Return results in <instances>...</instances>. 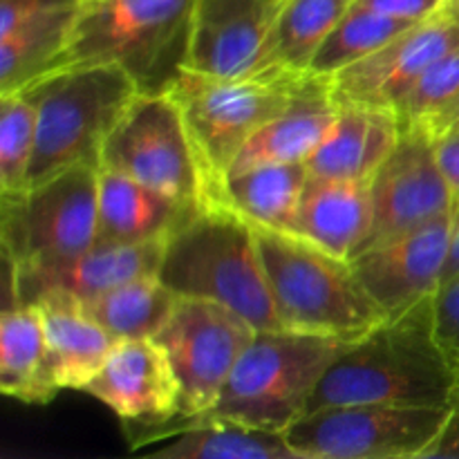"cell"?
Masks as SVG:
<instances>
[{
	"instance_id": "cell-1",
	"label": "cell",
	"mask_w": 459,
	"mask_h": 459,
	"mask_svg": "<svg viewBox=\"0 0 459 459\" xmlns=\"http://www.w3.org/2000/svg\"><path fill=\"white\" fill-rule=\"evenodd\" d=\"M457 368L437 336L435 296L350 341L327 368L309 411L341 403L451 408Z\"/></svg>"
},
{
	"instance_id": "cell-2",
	"label": "cell",
	"mask_w": 459,
	"mask_h": 459,
	"mask_svg": "<svg viewBox=\"0 0 459 459\" xmlns=\"http://www.w3.org/2000/svg\"><path fill=\"white\" fill-rule=\"evenodd\" d=\"M157 276L182 299L215 300L236 309L255 330H287L251 222L224 202H206L169 236Z\"/></svg>"
},
{
	"instance_id": "cell-3",
	"label": "cell",
	"mask_w": 459,
	"mask_h": 459,
	"mask_svg": "<svg viewBox=\"0 0 459 459\" xmlns=\"http://www.w3.org/2000/svg\"><path fill=\"white\" fill-rule=\"evenodd\" d=\"M195 0H81L58 67L117 65L142 94H166L184 72Z\"/></svg>"
},
{
	"instance_id": "cell-4",
	"label": "cell",
	"mask_w": 459,
	"mask_h": 459,
	"mask_svg": "<svg viewBox=\"0 0 459 459\" xmlns=\"http://www.w3.org/2000/svg\"><path fill=\"white\" fill-rule=\"evenodd\" d=\"M251 229L287 330L357 341L388 318L350 260L296 231L255 222Z\"/></svg>"
},
{
	"instance_id": "cell-5",
	"label": "cell",
	"mask_w": 459,
	"mask_h": 459,
	"mask_svg": "<svg viewBox=\"0 0 459 459\" xmlns=\"http://www.w3.org/2000/svg\"><path fill=\"white\" fill-rule=\"evenodd\" d=\"M36 108V146L27 186L72 166L101 169V148L139 92L117 65L58 67L22 90Z\"/></svg>"
},
{
	"instance_id": "cell-6",
	"label": "cell",
	"mask_w": 459,
	"mask_h": 459,
	"mask_svg": "<svg viewBox=\"0 0 459 459\" xmlns=\"http://www.w3.org/2000/svg\"><path fill=\"white\" fill-rule=\"evenodd\" d=\"M348 343L296 330H258L204 417L285 435L307 412L327 368Z\"/></svg>"
},
{
	"instance_id": "cell-7",
	"label": "cell",
	"mask_w": 459,
	"mask_h": 459,
	"mask_svg": "<svg viewBox=\"0 0 459 459\" xmlns=\"http://www.w3.org/2000/svg\"><path fill=\"white\" fill-rule=\"evenodd\" d=\"M307 76L309 72L273 70L218 79L184 70L170 85L169 94L182 112L211 202H218L242 148L294 101Z\"/></svg>"
},
{
	"instance_id": "cell-8",
	"label": "cell",
	"mask_w": 459,
	"mask_h": 459,
	"mask_svg": "<svg viewBox=\"0 0 459 459\" xmlns=\"http://www.w3.org/2000/svg\"><path fill=\"white\" fill-rule=\"evenodd\" d=\"M99 169L72 166L16 195H3L0 240L12 272L58 264L97 242Z\"/></svg>"
},
{
	"instance_id": "cell-9",
	"label": "cell",
	"mask_w": 459,
	"mask_h": 459,
	"mask_svg": "<svg viewBox=\"0 0 459 459\" xmlns=\"http://www.w3.org/2000/svg\"><path fill=\"white\" fill-rule=\"evenodd\" d=\"M451 408L341 403L309 411L285 433L300 459H426Z\"/></svg>"
},
{
	"instance_id": "cell-10",
	"label": "cell",
	"mask_w": 459,
	"mask_h": 459,
	"mask_svg": "<svg viewBox=\"0 0 459 459\" xmlns=\"http://www.w3.org/2000/svg\"><path fill=\"white\" fill-rule=\"evenodd\" d=\"M101 169L179 200L206 204L204 175L170 94H137L103 142Z\"/></svg>"
},
{
	"instance_id": "cell-11",
	"label": "cell",
	"mask_w": 459,
	"mask_h": 459,
	"mask_svg": "<svg viewBox=\"0 0 459 459\" xmlns=\"http://www.w3.org/2000/svg\"><path fill=\"white\" fill-rule=\"evenodd\" d=\"M258 330L236 309L179 296L155 341L169 357L179 385V420L206 415L218 403L236 363Z\"/></svg>"
},
{
	"instance_id": "cell-12",
	"label": "cell",
	"mask_w": 459,
	"mask_h": 459,
	"mask_svg": "<svg viewBox=\"0 0 459 459\" xmlns=\"http://www.w3.org/2000/svg\"><path fill=\"white\" fill-rule=\"evenodd\" d=\"M372 229L363 249L412 231L430 220L453 211V197L446 186L433 134L426 126H403L397 146L370 179Z\"/></svg>"
},
{
	"instance_id": "cell-13",
	"label": "cell",
	"mask_w": 459,
	"mask_h": 459,
	"mask_svg": "<svg viewBox=\"0 0 459 459\" xmlns=\"http://www.w3.org/2000/svg\"><path fill=\"white\" fill-rule=\"evenodd\" d=\"M459 45V18L439 4L430 16L417 21L377 52L330 76L339 103L390 108L408 97L420 76L444 52Z\"/></svg>"
},
{
	"instance_id": "cell-14",
	"label": "cell",
	"mask_w": 459,
	"mask_h": 459,
	"mask_svg": "<svg viewBox=\"0 0 459 459\" xmlns=\"http://www.w3.org/2000/svg\"><path fill=\"white\" fill-rule=\"evenodd\" d=\"M457 224V215L448 211L393 240L359 251L350 260L385 316L437 294Z\"/></svg>"
},
{
	"instance_id": "cell-15",
	"label": "cell",
	"mask_w": 459,
	"mask_h": 459,
	"mask_svg": "<svg viewBox=\"0 0 459 459\" xmlns=\"http://www.w3.org/2000/svg\"><path fill=\"white\" fill-rule=\"evenodd\" d=\"M106 403L124 424L137 430L133 451L157 430L179 420V385L169 357L155 339L117 341L97 375L81 388Z\"/></svg>"
},
{
	"instance_id": "cell-16",
	"label": "cell",
	"mask_w": 459,
	"mask_h": 459,
	"mask_svg": "<svg viewBox=\"0 0 459 459\" xmlns=\"http://www.w3.org/2000/svg\"><path fill=\"white\" fill-rule=\"evenodd\" d=\"M282 0H195L184 70L218 79L260 72Z\"/></svg>"
},
{
	"instance_id": "cell-17",
	"label": "cell",
	"mask_w": 459,
	"mask_h": 459,
	"mask_svg": "<svg viewBox=\"0 0 459 459\" xmlns=\"http://www.w3.org/2000/svg\"><path fill=\"white\" fill-rule=\"evenodd\" d=\"M166 240L137 242V245L94 242L83 254L58 264L21 269V272L9 269L13 303H34L43 294L88 299L134 278L152 276L160 272Z\"/></svg>"
},
{
	"instance_id": "cell-18",
	"label": "cell",
	"mask_w": 459,
	"mask_h": 459,
	"mask_svg": "<svg viewBox=\"0 0 459 459\" xmlns=\"http://www.w3.org/2000/svg\"><path fill=\"white\" fill-rule=\"evenodd\" d=\"M204 204L166 195L133 178L99 169L97 242L166 240Z\"/></svg>"
},
{
	"instance_id": "cell-19",
	"label": "cell",
	"mask_w": 459,
	"mask_h": 459,
	"mask_svg": "<svg viewBox=\"0 0 459 459\" xmlns=\"http://www.w3.org/2000/svg\"><path fill=\"white\" fill-rule=\"evenodd\" d=\"M339 115L316 151L309 155V175L370 182L402 134V119L390 108L339 103Z\"/></svg>"
},
{
	"instance_id": "cell-20",
	"label": "cell",
	"mask_w": 459,
	"mask_h": 459,
	"mask_svg": "<svg viewBox=\"0 0 459 459\" xmlns=\"http://www.w3.org/2000/svg\"><path fill=\"white\" fill-rule=\"evenodd\" d=\"M339 108L330 79L309 72L294 101L249 139L229 173L260 164L307 161L334 124Z\"/></svg>"
},
{
	"instance_id": "cell-21",
	"label": "cell",
	"mask_w": 459,
	"mask_h": 459,
	"mask_svg": "<svg viewBox=\"0 0 459 459\" xmlns=\"http://www.w3.org/2000/svg\"><path fill=\"white\" fill-rule=\"evenodd\" d=\"M372 229L370 182L309 175L296 211V233L352 260Z\"/></svg>"
},
{
	"instance_id": "cell-22",
	"label": "cell",
	"mask_w": 459,
	"mask_h": 459,
	"mask_svg": "<svg viewBox=\"0 0 459 459\" xmlns=\"http://www.w3.org/2000/svg\"><path fill=\"white\" fill-rule=\"evenodd\" d=\"M31 305L43 318L54 384L58 390H81L97 375L117 339L94 323L72 296L43 294Z\"/></svg>"
},
{
	"instance_id": "cell-23",
	"label": "cell",
	"mask_w": 459,
	"mask_h": 459,
	"mask_svg": "<svg viewBox=\"0 0 459 459\" xmlns=\"http://www.w3.org/2000/svg\"><path fill=\"white\" fill-rule=\"evenodd\" d=\"M175 421L179 424L157 430L139 446L170 439L169 446L151 453L161 459H300L282 433L204 415Z\"/></svg>"
},
{
	"instance_id": "cell-24",
	"label": "cell",
	"mask_w": 459,
	"mask_h": 459,
	"mask_svg": "<svg viewBox=\"0 0 459 459\" xmlns=\"http://www.w3.org/2000/svg\"><path fill=\"white\" fill-rule=\"evenodd\" d=\"M0 390L22 403H49L61 393L49 372L43 318L31 303L9 305L0 318Z\"/></svg>"
},
{
	"instance_id": "cell-25",
	"label": "cell",
	"mask_w": 459,
	"mask_h": 459,
	"mask_svg": "<svg viewBox=\"0 0 459 459\" xmlns=\"http://www.w3.org/2000/svg\"><path fill=\"white\" fill-rule=\"evenodd\" d=\"M307 178V161L251 166L224 178L218 202L229 204L249 222L294 231Z\"/></svg>"
},
{
	"instance_id": "cell-26",
	"label": "cell",
	"mask_w": 459,
	"mask_h": 459,
	"mask_svg": "<svg viewBox=\"0 0 459 459\" xmlns=\"http://www.w3.org/2000/svg\"><path fill=\"white\" fill-rule=\"evenodd\" d=\"M79 7L81 0H67L12 34L0 36V97L22 92L36 79L56 70Z\"/></svg>"
},
{
	"instance_id": "cell-27",
	"label": "cell",
	"mask_w": 459,
	"mask_h": 459,
	"mask_svg": "<svg viewBox=\"0 0 459 459\" xmlns=\"http://www.w3.org/2000/svg\"><path fill=\"white\" fill-rule=\"evenodd\" d=\"M178 300L179 296L169 290L157 273H152L88 299H76V303L117 341H124L155 339L173 314Z\"/></svg>"
},
{
	"instance_id": "cell-28",
	"label": "cell",
	"mask_w": 459,
	"mask_h": 459,
	"mask_svg": "<svg viewBox=\"0 0 459 459\" xmlns=\"http://www.w3.org/2000/svg\"><path fill=\"white\" fill-rule=\"evenodd\" d=\"M357 0H282L260 72H309L314 54Z\"/></svg>"
},
{
	"instance_id": "cell-29",
	"label": "cell",
	"mask_w": 459,
	"mask_h": 459,
	"mask_svg": "<svg viewBox=\"0 0 459 459\" xmlns=\"http://www.w3.org/2000/svg\"><path fill=\"white\" fill-rule=\"evenodd\" d=\"M415 25L412 21L388 16V13L375 12L361 3H354L348 9L339 25L330 31L318 52L314 54L309 72L318 76H334L336 72L345 70L352 63L370 56L372 52Z\"/></svg>"
},
{
	"instance_id": "cell-30",
	"label": "cell",
	"mask_w": 459,
	"mask_h": 459,
	"mask_svg": "<svg viewBox=\"0 0 459 459\" xmlns=\"http://www.w3.org/2000/svg\"><path fill=\"white\" fill-rule=\"evenodd\" d=\"M36 146V108L22 92L0 97V191H25Z\"/></svg>"
},
{
	"instance_id": "cell-31",
	"label": "cell",
	"mask_w": 459,
	"mask_h": 459,
	"mask_svg": "<svg viewBox=\"0 0 459 459\" xmlns=\"http://www.w3.org/2000/svg\"><path fill=\"white\" fill-rule=\"evenodd\" d=\"M459 97V45L444 52L397 106L402 126L429 124Z\"/></svg>"
},
{
	"instance_id": "cell-32",
	"label": "cell",
	"mask_w": 459,
	"mask_h": 459,
	"mask_svg": "<svg viewBox=\"0 0 459 459\" xmlns=\"http://www.w3.org/2000/svg\"><path fill=\"white\" fill-rule=\"evenodd\" d=\"M435 323L439 341L459 372V276L435 294Z\"/></svg>"
},
{
	"instance_id": "cell-33",
	"label": "cell",
	"mask_w": 459,
	"mask_h": 459,
	"mask_svg": "<svg viewBox=\"0 0 459 459\" xmlns=\"http://www.w3.org/2000/svg\"><path fill=\"white\" fill-rule=\"evenodd\" d=\"M430 134H433L435 157H437L439 170H442L453 197V213L457 215L459 222V126H448V128L435 130Z\"/></svg>"
},
{
	"instance_id": "cell-34",
	"label": "cell",
	"mask_w": 459,
	"mask_h": 459,
	"mask_svg": "<svg viewBox=\"0 0 459 459\" xmlns=\"http://www.w3.org/2000/svg\"><path fill=\"white\" fill-rule=\"evenodd\" d=\"M375 12L388 13V16L403 18V21H424L442 4V0H357Z\"/></svg>"
},
{
	"instance_id": "cell-35",
	"label": "cell",
	"mask_w": 459,
	"mask_h": 459,
	"mask_svg": "<svg viewBox=\"0 0 459 459\" xmlns=\"http://www.w3.org/2000/svg\"><path fill=\"white\" fill-rule=\"evenodd\" d=\"M430 457L459 459V379H457L455 399H453V406H451V417H448V424L446 429H444L442 437L437 439V444H435L433 451L429 453V457L426 459Z\"/></svg>"
},
{
	"instance_id": "cell-36",
	"label": "cell",
	"mask_w": 459,
	"mask_h": 459,
	"mask_svg": "<svg viewBox=\"0 0 459 459\" xmlns=\"http://www.w3.org/2000/svg\"><path fill=\"white\" fill-rule=\"evenodd\" d=\"M421 126H426L430 133H435V130L448 128V126H459V97L451 103V106L446 108V110L439 112L435 119H430L429 124H421Z\"/></svg>"
},
{
	"instance_id": "cell-37",
	"label": "cell",
	"mask_w": 459,
	"mask_h": 459,
	"mask_svg": "<svg viewBox=\"0 0 459 459\" xmlns=\"http://www.w3.org/2000/svg\"><path fill=\"white\" fill-rule=\"evenodd\" d=\"M459 276V227L455 231V238H453V247L451 254H448L446 267H444V276H442V285L451 282L453 278Z\"/></svg>"
},
{
	"instance_id": "cell-38",
	"label": "cell",
	"mask_w": 459,
	"mask_h": 459,
	"mask_svg": "<svg viewBox=\"0 0 459 459\" xmlns=\"http://www.w3.org/2000/svg\"><path fill=\"white\" fill-rule=\"evenodd\" d=\"M442 7L459 18V0H442Z\"/></svg>"
}]
</instances>
